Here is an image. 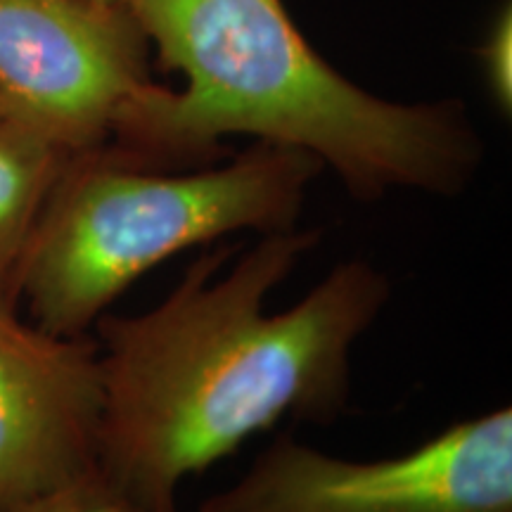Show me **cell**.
<instances>
[{
	"mask_svg": "<svg viewBox=\"0 0 512 512\" xmlns=\"http://www.w3.org/2000/svg\"><path fill=\"white\" fill-rule=\"evenodd\" d=\"M320 230L204 247L166 297L98 323L102 422L98 477L145 512H178V491L280 420L332 425L351 401V354L392 297L366 259L330 268L297 304L268 313L275 287Z\"/></svg>",
	"mask_w": 512,
	"mask_h": 512,
	"instance_id": "6da1fadb",
	"label": "cell"
},
{
	"mask_svg": "<svg viewBox=\"0 0 512 512\" xmlns=\"http://www.w3.org/2000/svg\"><path fill=\"white\" fill-rule=\"evenodd\" d=\"M181 91L150 81L114 126L117 155L145 169L214 164L223 140L252 136L309 152L351 197L394 190L456 197L484 164L465 102H394L337 72L283 0H124Z\"/></svg>",
	"mask_w": 512,
	"mask_h": 512,
	"instance_id": "7a4b0ae2",
	"label": "cell"
},
{
	"mask_svg": "<svg viewBox=\"0 0 512 512\" xmlns=\"http://www.w3.org/2000/svg\"><path fill=\"white\" fill-rule=\"evenodd\" d=\"M12 512H145L138 505L126 501L112 486H107L98 475L76 482L67 489L55 491L41 501H34Z\"/></svg>",
	"mask_w": 512,
	"mask_h": 512,
	"instance_id": "9c48e42d",
	"label": "cell"
},
{
	"mask_svg": "<svg viewBox=\"0 0 512 512\" xmlns=\"http://www.w3.org/2000/svg\"><path fill=\"white\" fill-rule=\"evenodd\" d=\"M72 152L0 114V306L17 309V278L31 233Z\"/></svg>",
	"mask_w": 512,
	"mask_h": 512,
	"instance_id": "52a82bcc",
	"label": "cell"
},
{
	"mask_svg": "<svg viewBox=\"0 0 512 512\" xmlns=\"http://www.w3.org/2000/svg\"><path fill=\"white\" fill-rule=\"evenodd\" d=\"M323 171L294 147L254 143L221 164L162 171L110 145L76 152L50 190L17 278L41 330L86 337L136 280L233 233L297 228Z\"/></svg>",
	"mask_w": 512,
	"mask_h": 512,
	"instance_id": "3957f363",
	"label": "cell"
},
{
	"mask_svg": "<svg viewBox=\"0 0 512 512\" xmlns=\"http://www.w3.org/2000/svg\"><path fill=\"white\" fill-rule=\"evenodd\" d=\"M482 79L491 102L503 117L512 112V5L505 3L491 19L477 48Z\"/></svg>",
	"mask_w": 512,
	"mask_h": 512,
	"instance_id": "ba28073f",
	"label": "cell"
},
{
	"mask_svg": "<svg viewBox=\"0 0 512 512\" xmlns=\"http://www.w3.org/2000/svg\"><path fill=\"white\" fill-rule=\"evenodd\" d=\"M0 114H3V105H0Z\"/></svg>",
	"mask_w": 512,
	"mask_h": 512,
	"instance_id": "30bf717a",
	"label": "cell"
},
{
	"mask_svg": "<svg viewBox=\"0 0 512 512\" xmlns=\"http://www.w3.org/2000/svg\"><path fill=\"white\" fill-rule=\"evenodd\" d=\"M197 512H512V408L380 460L330 456L283 434Z\"/></svg>",
	"mask_w": 512,
	"mask_h": 512,
	"instance_id": "277c9868",
	"label": "cell"
},
{
	"mask_svg": "<svg viewBox=\"0 0 512 512\" xmlns=\"http://www.w3.org/2000/svg\"><path fill=\"white\" fill-rule=\"evenodd\" d=\"M150 41L124 0H0V105L67 152L110 143L150 83Z\"/></svg>",
	"mask_w": 512,
	"mask_h": 512,
	"instance_id": "5b68a950",
	"label": "cell"
},
{
	"mask_svg": "<svg viewBox=\"0 0 512 512\" xmlns=\"http://www.w3.org/2000/svg\"><path fill=\"white\" fill-rule=\"evenodd\" d=\"M102 401L98 344L0 306V512L98 475Z\"/></svg>",
	"mask_w": 512,
	"mask_h": 512,
	"instance_id": "8992f818",
	"label": "cell"
}]
</instances>
